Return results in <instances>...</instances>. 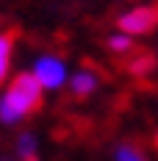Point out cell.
Wrapping results in <instances>:
<instances>
[{
	"mask_svg": "<svg viewBox=\"0 0 158 161\" xmlns=\"http://www.w3.org/2000/svg\"><path fill=\"white\" fill-rule=\"evenodd\" d=\"M42 100H45V89L33 78V72H17L0 97V122L3 125L22 122L25 117L42 108Z\"/></svg>",
	"mask_w": 158,
	"mask_h": 161,
	"instance_id": "1",
	"label": "cell"
},
{
	"mask_svg": "<svg viewBox=\"0 0 158 161\" xmlns=\"http://www.w3.org/2000/svg\"><path fill=\"white\" fill-rule=\"evenodd\" d=\"M119 33L125 36H144V33H153L158 28V3H147V6H133L130 11L119 14L117 19Z\"/></svg>",
	"mask_w": 158,
	"mask_h": 161,
	"instance_id": "2",
	"label": "cell"
},
{
	"mask_svg": "<svg viewBox=\"0 0 158 161\" xmlns=\"http://www.w3.org/2000/svg\"><path fill=\"white\" fill-rule=\"evenodd\" d=\"M33 78L39 80L42 89H61L67 83V64L58 56H39L33 61Z\"/></svg>",
	"mask_w": 158,
	"mask_h": 161,
	"instance_id": "3",
	"label": "cell"
},
{
	"mask_svg": "<svg viewBox=\"0 0 158 161\" xmlns=\"http://www.w3.org/2000/svg\"><path fill=\"white\" fill-rule=\"evenodd\" d=\"M14 42H17V31H3L0 33V86L8 80V72H11Z\"/></svg>",
	"mask_w": 158,
	"mask_h": 161,
	"instance_id": "4",
	"label": "cell"
},
{
	"mask_svg": "<svg viewBox=\"0 0 158 161\" xmlns=\"http://www.w3.org/2000/svg\"><path fill=\"white\" fill-rule=\"evenodd\" d=\"M97 83H100V78H97L92 69H80V72H75L69 78V89H72L75 97H89L97 89Z\"/></svg>",
	"mask_w": 158,
	"mask_h": 161,
	"instance_id": "5",
	"label": "cell"
},
{
	"mask_svg": "<svg viewBox=\"0 0 158 161\" xmlns=\"http://www.w3.org/2000/svg\"><path fill=\"white\" fill-rule=\"evenodd\" d=\"M114 156H117V161H147V156L142 153V147L133 145V142L119 145L117 150H114Z\"/></svg>",
	"mask_w": 158,
	"mask_h": 161,
	"instance_id": "6",
	"label": "cell"
},
{
	"mask_svg": "<svg viewBox=\"0 0 158 161\" xmlns=\"http://www.w3.org/2000/svg\"><path fill=\"white\" fill-rule=\"evenodd\" d=\"M153 64H155V58H153L150 53H139L136 58L128 61V69H130L133 75H147V72L153 69Z\"/></svg>",
	"mask_w": 158,
	"mask_h": 161,
	"instance_id": "7",
	"label": "cell"
},
{
	"mask_svg": "<svg viewBox=\"0 0 158 161\" xmlns=\"http://www.w3.org/2000/svg\"><path fill=\"white\" fill-rule=\"evenodd\" d=\"M108 47L114 53H130L133 50V39L125 36V33H114V36H108Z\"/></svg>",
	"mask_w": 158,
	"mask_h": 161,
	"instance_id": "8",
	"label": "cell"
},
{
	"mask_svg": "<svg viewBox=\"0 0 158 161\" xmlns=\"http://www.w3.org/2000/svg\"><path fill=\"white\" fill-rule=\"evenodd\" d=\"M17 153H19V158L36 156V136H31V133H22V136H19V142H17Z\"/></svg>",
	"mask_w": 158,
	"mask_h": 161,
	"instance_id": "9",
	"label": "cell"
},
{
	"mask_svg": "<svg viewBox=\"0 0 158 161\" xmlns=\"http://www.w3.org/2000/svg\"><path fill=\"white\" fill-rule=\"evenodd\" d=\"M22 161H39V158H36V156H28V158H22Z\"/></svg>",
	"mask_w": 158,
	"mask_h": 161,
	"instance_id": "10",
	"label": "cell"
},
{
	"mask_svg": "<svg viewBox=\"0 0 158 161\" xmlns=\"http://www.w3.org/2000/svg\"><path fill=\"white\" fill-rule=\"evenodd\" d=\"M155 147H158V133H155Z\"/></svg>",
	"mask_w": 158,
	"mask_h": 161,
	"instance_id": "11",
	"label": "cell"
}]
</instances>
